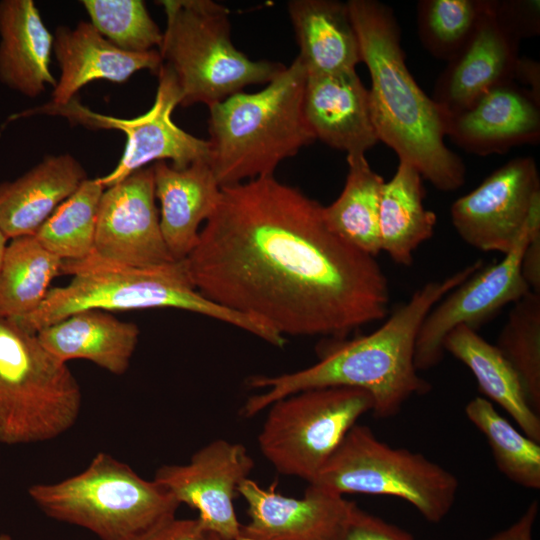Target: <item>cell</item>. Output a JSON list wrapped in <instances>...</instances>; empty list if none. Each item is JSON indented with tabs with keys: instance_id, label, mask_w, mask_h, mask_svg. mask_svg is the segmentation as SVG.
Wrapping results in <instances>:
<instances>
[{
	"instance_id": "cell-1",
	"label": "cell",
	"mask_w": 540,
	"mask_h": 540,
	"mask_svg": "<svg viewBox=\"0 0 540 540\" xmlns=\"http://www.w3.org/2000/svg\"><path fill=\"white\" fill-rule=\"evenodd\" d=\"M319 202L274 176L221 187L184 259L211 302L284 336L346 338L389 313L376 260L327 226Z\"/></svg>"
},
{
	"instance_id": "cell-2",
	"label": "cell",
	"mask_w": 540,
	"mask_h": 540,
	"mask_svg": "<svg viewBox=\"0 0 540 540\" xmlns=\"http://www.w3.org/2000/svg\"><path fill=\"white\" fill-rule=\"evenodd\" d=\"M482 265L477 260L442 280L426 283L376 330L349 340L334 339L319 350L318 362L309 367L276 376L250 377L248 386L262 392L246 400L241 415L255 416L283 397L321 387L364 390L373 399L375 417L397 415L412 396L426 394L432 388L418 375L414 364L415 343L426 315Z\"/></svg>"
},
{
	"instance_id": "cell-3",
	"label": "cell",
	"mask_w": 540,
	"mask_h": 540,
	"mask_svg": "<svg viewBox=\"0 0 540 540\" xmlns=\"http://www.w3.org/2000/svg\"><path fill=\"white\" fill-rule=\"evenodd\" d=\"M349 13L371 78L370 111L379 141L436 189L465 183L466 168L444 139L448 115L417 84L406 63L393 10L379 1L349 0Z\"/></svg>"
},
{
	"instance_id": "cell-4",
	"label": "cell",
	"mask_w": 540,
	"mask_h": 540,
	"mask_svg": "<svg viewBox=\"0 0 540 540\" xmlns=\"http://www.w3.org/2000/svg\"><path fill=\"white\" fill-rule=\"evenodd\" d=\"M61 271L72 276L70 282L50 288L35 311L15 319L27 331L37 334L46 326L90 309L109 312L175 308L236 326L275 347L286 343L284 336L264 324L202 296L191 283L184 260L136 267L93 252L83 259L63 260Z\"/></svg>"
},
{
	"instance_id": "cell-5",
	"label": "cell",
	"mask_w": 540,
	"mask_h": 540,
	"mask_svg": "<svg viewBox=\"0 0 540 540\" xmlns=\"http://www.w3.org/2000/svg\"><path fill=\"white\" fill-rule=\"evenodd\" d=\"M306 77L296 57L262 90L209 107V165L220 187L272 176L281 161L316 140L302 108Z\"/></svg>"
},
{
	"instance_id": "cell-6",
	"label": "cell",
	"mask_w": 540,
	"mask_h": 540,
	"mask_svg": "<svg viewBox=\"0 0 540 540\" xmlns=\"http://www.w3.org/2000/svg\"><path fill=\"white\" fill-rule=\"evenodd\" d=\"M28 495L46 516L101 540H143L174 519L180 506L166 488L104 452L74 476L31 485Z\"/></svg>"
},
{
	"instance_id": "cell-7",
	"label": "cell",
	"mask_w": 540,
	"mask_h": 540,
	"mask_svg": "<svg viewBox=\"0 0 540 540\" xmlns=\"http://www.w3.org/2000/svg\"><path fill=\"white\" fill-rule=\"evenodd\" d=\"M166 29L158 49L174 73L182 107H211L252 84L269 83L285 66L252 60L231 39L229 10L210 0H163Z\"/></svg>"
},
{
	"instance_id": "cell-8",
	"label": "cell",
	"mask_w": 540,
	"mask_h": 540,
	"mask_svg": "<svg viewBox=\"0 0 540 540\" xmlns=\"http://www.w3.org/2000/svg\"><path fill=\"white\" fill-rule=\"evenodd\" d=\"M82 394L72 371L36 334L0 317V443L53 440L71 429Z\"/></svg>"
},
{
	"instance_id": "cell-9",
	"label": "cell",
	"mask_w": 540,
	"mask_h": 540,
	"mask_svg": "<svg viewBox=\"0 0 540 540\" xmlns=\"http://www.w3.org/2000/svg\"><path fill=\"white\" fill-rule=\"evenodd\" d=\"M331 493L391 496L431 523L442 521L457 497V477L421 453L392 447L355 424L312 482Z\"/></svg>"
},
{
	"instance_id": "cell-10",
	"label": "cell",
	"mask_w": 540,
	"mask_h": 540,
	"mask_svg": "<svg viewBox=\"0 0 540 540\" xmlns=\"http://www.w3.org/2000/svg\"><path fill=\"white\" fill-rule=\"evenodd\" d=\"M258 435L276 471L308 483L358 419L373 409L371 395L350 387H321L283 397L268 407Z\"/></svg>"
},
{
	"instance_id": "cell-11",
	"label": "cell",
	"mask_w": 540,
	"mask_h": 540,
	"mask_svg": "<svg viewBox=\"0 0 540 540\" xmlns=\"http://www.w3.org/2000/svg\"><path fill=\"white\" fill-rule=\"evenodd\" d=\"M157 76L158 87L153 105L146 113L135 118H117L96 113L75 97L64 105L48 102L10 119L46 114L64 117L71 124L90 129H117L125 133L126 146L118 165L109 174L98 178L105 188L153 161L169 159L177 169L186 168L198 161L209 162L210 142L189 134L172 120V112L181 102L180 88L173 71L162 64Z\"/></svg>"
},
{
	"instance_id": "cell-12",
	"label": "cell",
	"mask_w": 540,
	"mask_h": 540,
	"mask_svg": "<svg viewBox=\"0 0 540 540\" xmlns=\"http://www.w3.org/2000/svg\"><path fill=\"white\" fill-rule=\"evenodd\" d=\"M540 229V198L512 249L502 260L480 268L447 293L426 315L417 335L414 364L418 371L428 370L444 357V340L457 326L479 329L503 307L515 303L531 290L521 273L524 249Z\"/></svg>"
},
{
	"instance_id": "cell-13",
	"label": "cell",
	"mask_w": 540,
	"mask_h": 540,
	"mask_svg": "<svg viewBox=\"0 0 540 540\" xmlns=\"http://www.w3.org/2000/svg\"><path fill=\"white\" fill-rule=\"evenodd\" d=\"M539 198L540 180L534 159L517 157L452 204V224L471 247L505 255L518 240Z\"/></svg>"
},
{
	"instance_id": "cell-14",
	"label": "cell",
	"mask_w": 540,
	"mask_h": 540,
	"mask_svg": "<svg viewBox=\"0 0 540 540\" xmlns=\"http://www.w3.org/2000/svg\"><path fill=\"white\" fill-rule=\"evenodd\" d=\"M254 461L247 448L224 439L196 451L186 464L163 465L153 480L179 502L198 511L206 533L221 540H241L233 500L240 483L249 478Z\"/></svg>"
},
{
	"instance_id": "cell-15",
	"label": "cell",
	"mask_w": 540,
	"mask_h": 540,
	"mask_svg": "<svg viewBox=\"0 0 540 540\" xmlns=\"http://www.w3.org/2000/svg\"><path fill=\"white\" fill-rule=\"evenodd\" d=\"M155 199L152 166L105 188L98 209L94 252L136 267L176 261L164 241Z\"/></svg>"
},
{
	"instance_id": "cell-16",
	"label": "cell",
	"mask_w": 540,
	"mask_h": 540,
	"mask_svg": "<svg viewBox=\"0 0 540 540\" xmlns=\"http://www.w3.org/2000/svg\"><path fill=\"white\" fill-rule=\"evenodd\" d=\"M249 521L241 540H335L351 501L308 484L304 496L291 498L247 478L238 489Z\"/></svg>"
},
{
	"instance_id": "cell-17",
	"label": "cell",
	"mask_w": 540,
	"mask_h": 540,
	"mask_svg": "<svg viewBox=\"0 0 540 540\" xmlns=\"http://www.w3.org/2000/svg\"><path fill=\"white\" fill-rule=\"evenodd\" d=\"M519 43L491 13L488 0L474 33L438 77L432 99L450 116L490 90L515 82Z\"/></svg>"
},
{
	"instance_id": "cell-18",
	"label": "cell",
	"mask_w": 540,
	"mask_h": 540,
	"mask_svg": "<svg viewBox=\"0 0 540 540\" xmlns=\"http://www.w3.org/2000/svg\"><path fill=\"white\" fill-rule=\"evenodd\" d=\"M447 136L481 156L535 144L540 139V101L515 82L500 85L448 116Z\"/></svg>"
},
{
	"instance_id": "cell-19",
	"label": "cell",
	"mask_w": 540,
	"mask_h": 540,
	"mask_svg": "<svg viewBox=\"0 0 540 540\" xmlns=\"http://www.w3.org/2000/svg\"><path fill=\"white\" fill-rule=\"evenodd\" d=\"M302 108L315 139L348 155L364 154L378 142L369 91L355 70L308 75Z\"/></svg>"
},
{
	"instance_id": "cell-20",
	"label": "cell",
	"mask_w": 540,
	"mask_h": 540,
	"mask_svg": "<svg viewBox=\"0 0 540 540\" xmlns=\"http://www.w3.org/2000/svg\"><path fill=\"white\" fill-rule=\"evenodd\" d=\"M53 36V52L61 70L52 92L53 104L68 103L91 81L123 83L139 70L148 69L157 74L163 64L158 50H122L90 22L81 21L75 28L59 26Z\"/></svg>"
},
{
	"instance_id": "cell-21",
	"label": "cell",
	"mask_w": 540,
	"mask_h": 540,
	"mask_svg": "<svg viewBox=\"0 0 540 540\" xmlns=\"http://www.w3.org/2000/svg\"><path fill=\"white\" fill-rule=\"evenodd\" d=\"M152 167L164 241L175 260H184L198 241L200 224L214 212L221 187L207 161L183 169L164 161Z\"/></svg>"
},
{
	"instance_id": "cell-22",
	"label": "cell",
	"mask_w": 540,
	"mask_h": 540,
	"mask_svg": "<svg viewBox=\"0 0 540 540\" xmlns=\"http://www.w3.org/2000/svg\"><path fill=\"white\" fill-rule=\"evenodd\" d=\"M87 179L71 154L48 155L13 181L0 183V230L8 239L35 235Z\"/></svg>"
},
{
	"instance_id": "cell-23",
	"label": "cell",
	"mask_w": 540,
	"mask_h": 540,
	"mask_svg": "<svg viewBox=\"0 0 540 540\" xmlns=\"http://www.w3.org/2000/svg\"><path fill=\"white\" fill-rule=\"evenodd\" d=\"M45 349L58 360H88L114 375L129 368L140 330L103 310L74 313L37 332Z\"/></svg>"
},
{
	"instance_id": "cell-24",
	"label": "cell",
	"mask_w": 540,
	"mask_h": 540,
	"mask_svg": "<svg viewBox=\"0 0 540 540\" xmlns=\"http://www.w3.org/2000/svg\"><path fill=\"white\" fill-rule=\"evenodd\" d=\"M54 36L32 0L0 1V81L35 98L57 81L50 71Z\"/></svg>"
},
{
	"instance_id": "cell-25",
	"label": "cell",
	"mask_w": 540,
	"mask_h": 540,
	"mask_svg": "<svg viewBox=\"0 0 540 540\" xmlns=\"http://www.w3.org/2000/svg\"><path fill=\"white\" fill-rule=\"evenodd\" d=\"M287 8L300 50L297 58L308 75L351 71L362 62L347 3L291 0Z\"/></svg>"
},
{
	"instance_id": "cell-26",
	"label": "cell",
	"mask_w": 540,
	"mask_h": 540,
	"mask_svg": "<svg viewBox=\"0 0 540 540\" xmlns=\"http://www.w3.org/2000/svg\"><path fill=\"white\" fill-rule=\"evenodd\" d=\"M443 346L470 369L479 390L511 415L523 434L540 443V415L530 407L516 372L497 347L464 325L454 328Z\"/></svg>"
},
{
	"instance_id": "cell-27",
	"label": "cell",
	"mask_w": 540,
	"mask_h": 540,
	"mask_svg": "<svg viewBox=\"0 0 540 540\" xmlns=\"http://www.w3.org/2000/svg\"><path fill=\"white\" fill-rule=\"evenodd\" d=\"M424 197L418 170L399 161L383 185L379 205L380 248L397 264L410 266L414 251L434 234L437 218L425 208Z\"/></svg>"
},
{
	"instance_id": "cell-28",
	"label": "cell",
	"mask_w": 540,
	"mask_h": 540,
	"mask_svg": "<svg viewBox=\"0 0 540 540\" xmlns=\"http://www.w3.org/2000/svg\"><path fill=\"white\" fill-rule=\"evenodd\" d=\"M348 174L339 197L324 206L329 229L363 252H380L379 205L383 178L370 167L364 154L348 155Z\"/></svg>"
},
{
	"instance_id": "cell-29",
	"label": "cell",
	"mask_w": 540,
	"mask_h": 540,
	"mask_svg": "<svg viewBox=\"0 0 540 540\" xmlns=\"http://www.w3.org/2000/svg\"><path fill=\"white\" fill-rule=\"evenodd\" d=\"M62 261L34 235L11 239L0 268V317L15 320L35 311L62 275Z\"/></svg>"
},
{
	"instance_id": "cell-30",
	"label": "cell",
	"mask_w": 540,
	"mask_h": 540,
	"mask_svg": "<svg viewBox=\"0 0 540 540\" xmlns=\"http://www.w3.org/2000/svg\"><path fill=\"white\" fill-rule=\"evenodd\" d=\"M465 414L485 436L499 471L517 485L540 489V443L517 431L488 399L470 400Z\"/></svg>"
},
{
	"instance_id": "cell-31",
	"label": "cell",
	"mask_w": 540,
	"mask_h": 540,
	"mask_svg": "<svg viewBox=\"0 0 540 540\" xmlns=\"http://www.w3.org/2000/svg\"><path fill=\"white\" fill-rule=\"evenodd\" d=\"M104 190L98 178L84 180L38 229L36 239L62 260H79L92 254Z\"/></svg>"
},
{
	"instance_id": "cell-32",
	"label": "cell",
	"mask_w": 540,
	"mask_h": 540,
	"mask_svg": "<svg viewBox=\"0 0 540 540\" xmlns=\"http://www.w3.org/2000/svg\"><path fill=\"white\" fill-rule=\"evenodd\" d=\"M516 372L530 407L540 415V294L513 304L495 345Z\"/></svg>"
},
{
	"instance_id": "cell-33",
	"label": "cell",
	"mask_w": 540,
	"mask_h": 540,
	"mask_svg": "<svg viewBox=\"0 0 540 540\" xmlns=\"http://www.w3.org/2000/svg\"><path fill=\"white\" fill-rule=\"evenodd\" d=\"M488 0H421L417 29L424 48L450 61L468 42L487 10Z\"/></svg>"
},
{
	"instance_id": "cell-34",
	"label": "cell",
	"mask_w": 540,
	"mask_h": 540,
	"mask_svg": "<svg viewBox=\"0 0 540 540\" xmlns=\"http://www.w3.org/2000/svg\"><path fill=\"white\" fill-rule=\"evenodd\" d=\"M90 23L107 40L129 52L160 48L163 33L141 0H83Z\"/></svg>"
},
{
	"instance_id": "cell-35",
	"label": "cell",
	"mask_w": 540,
	"mask_h": 540,
	"mask_svg": "<svg viewBox=\"0 0 540 540\" xmlns=\"http://www.w3.org/2000/svg\"><path fill=\"white\" fill-rule=\"evenodd\" d=\"M335 540H417L407 531L350 503Z\"/></svg>"
},
{
	"instance_id": "cell-36",
	"label": "cell",
	"mask_w": 540,
	"mask_h": 540,
	"mask_svg": "<svg viewBox=\"0 0 540 540\" xmlns=\"http://www.w3.org/2000/svg\"><path fill=\"white\" fill-rule=\"evenodd\" d=\"M491 13L519 41L540 32L538 0H489Z\"/></svg>"
},
{
	"instance_id": "cell-37",
	"label": "cell",
	"mask_w": 540,
	"mask_h": 540,
	"mask_svg": "<svg viewBox=\"0 0 540 540\" xmlns=\"http://www.w3.org/2000/svg\"><path fill=\"white\" fill-rule=\"evenodd\" d=\"M206 532L198 518L177 519L176 517L143 540H205Z\"/></svg>"
},
{
	"instance_id": "cell-38",
	"label": "cell",
	"mask_w": 540,
	"mask_h": 540,
	"mask_svg": "<svg viewBox=\"0 0 540 540\" xmlns=\"http://www.w3.org/2000/svg\"><path fill=\"white\" fill-rule=\"evenodd\" d=\"M521 273L530 290L540 294V229L533 233L524 249Z\"/></svg>"
},
{
	"instance_id": "cell-39",
	"label": "cell",
	"mask_w": 540,
	"mask_h": 540,
	"mask_svg": "<svg viewBox=\"0 0 540 540\" xmlns=\"http://www.w3.org/2000/svg\"><path fill=\"white\" fill-rule=\"evenodd\" d=\"M538 513L539 502L535 499L514 523L486 540H533V527Z\"/></svg>"
},
{
	"instance_id": "cell-40",
	"label": "cell",
	"mask_w": 540,
	"mask_h": 540,
	"mask_svg": "<svg viewBox=\"0 0 540 540\" xmlns=\"http://www.w3.org/2000/svg\"><path fill=\"white\" fill-rule=\"evenodd\" d=\"M529 86V92L540 100V66L536 60L520 57L515 70V80Z\"/></svg>"
},
{
	"instance_id": "cell-41",
	"label": "cell",
	"mask_w": 540,
	"mask_h": 540,
	"mask_svg": "<svg viewBox=\"0 0 540 540\" xmlns=\"http://www.w3.org/2000/svg\"><path fill=\"white\" fill-rule=\"evenodd\" d=\"M8 238L4 235V233L0 230V268L2 265L5 249L7 246Z\"/></svg>"
},
{
	"instance_id": "cell-42",
	"label": "cell",
	"mask_w": 540,
	"mask_h": 540,
	"mask_svg": "<svg viewBox=\"0 0 540 540\" xmlns=\"http://www.w3.org/2000/svg\"><path fill=\"white\" fill-rule=\"evenodd\" d=\"M205 540H221L218 536L212 533H206Z\"/></svg>"
},
{
	"instance_id": "cell-43",
	"label": "cell",
	"mask_w": 540,
	"mask_h": 540,
	"mask_svg": "<svg viewBox=\"0 0 540 540\" xmlns=\"http://www.w3.org/2000/svg\"><path fill=\"white\" fill-rule=\"evenodd\" d=\"M0 540H13L9 534H0Z\"/></svg>"
}]
</instances>
